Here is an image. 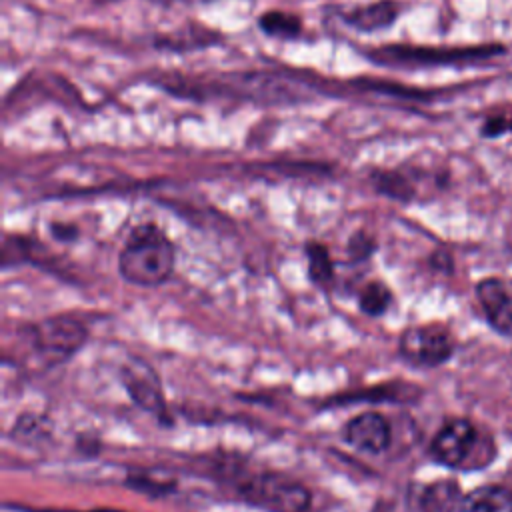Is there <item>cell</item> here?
Instances as JSON below:
<instances>
[{
  "label": "cell",
  "instance_id": "cell-2",
  "mask_svg": "<svg viewBox=\"0 0 512 512\" xmlns=\"http://www.w3.org/2000/svg\"><path fill=\"white\" fill-rule=\"evenodd\" d=\"M226 482L236 496L264 512H310L312 492L294 476L278 470L232 468Z\"/></svg>",
  "mask_w": 512,
  "mask_h": 512
},
{
  "label": "cell",
  "instance_id": "cell-9",
  "mask_svg": "<svg viewBox=\"0 0 512 512\" xmlns=\"http://www.w3.org/2000/svg\"><path fill=\"white\" fill-rule=\"evenodd\" d=\"M476 298L490 326L504 336H512V294L506 286L496 278H484L476 284Z\"/></svg>",
  "mask_w": 512,
  "mask_h": 512
},
{
  "label": "cell",
  "instance_id": "cell-8",
  "mask_svg": "<svg viewBox=\"0 0 512 512\" xmlns=\"http://www.w3.org/2000/svg\"><path fill=\"white\" fill-rule=\"evenodd\" d=\"M342 440L360 452L382 454L392 442V426L384 414L364 410L344 424Z\"/></svg>",
  "mask_w": 512,
  "mask_h": 512
},
{
  "label": "cell",
  "instance_id": "cell-1",
  "mask_svg": "<svg viewBox=\"0 0 512 512\" xmlns=\"http://www.w3.org/2000/svg\"><path fill=\"white\" fill-rule=\"evenodd\" d=\"M174 266L176 248L152 222L134 226L118 254V272L134 286H160L172 276Z\"/></svg>",
  "mask_w": 512,
  "mask_h": 512
},
{
  "label": "cell",
  "instance_id": "cell-18",
  "mask_svg": "<svg viewBox=\"0 0 512 512\" xmlns=\"http://www.w3.org/2000/svg\"><path fill=\"white\" fill-rule=\"evenodd\" d=\"M512 132V118L508 116H494L490 120H486V124L482 126V134L484 136H500V134H508Z\"/></svg>",
  "mask_w": 512,
  "mask_h": 512
},
{
  "label": "cell",
  "instance_id": "cell-17",
  "mask_svg": "<svg viewBox=\"0 0 512 512\" xmlns=\"http://www.w3.org/2000/svg\"><path fill=\"white\" fill-rule=\"evenodd\" d=\"M376 250V242L370 234L366 232H356L350 240H348V254L352 258V262H362L366 258L372 256V252Z\"/></svg>",
  "mask_w": 512,
  "mask_h": 512
},
{
  "label": "cell",
  "instance_id": "cell-12",
  "mask_svg": "<svg viewBox=\"0 0 512 512\" xmlns=\"http://www.w3.org/2000/svg\"><path fill=\"white\" fill-rule=\"evenodd\" d=\"M306 262H308V278L314 286L326 288L334 280V262L328 248L320 242H308L304 246Z\"/></svg>",
  "mask_w": 512,
  "mask_h": 512
},
{
  "label": "cell",
  "instance_id": "cell-7",
  "mask_svg": "<svg viewBox=\"0 0 512 512\" xmlns=\"http://www.w3.org/2000/svg\"><path fill=\"white\" fill-rule=\"evenodd\" d=\"M500 46H468V48H408L390 46L380 52V58L394 62H420V64H458L480 62L500 54Z\"/></svg>",
  "mask_w": 512,
  "mask_h": 512
},
{
  "label": "cell",
  "instance_id": "cell-5",
  "mask_svg": "<svg viewBox=\"0 0 512 512\" xmlns=\"http://www.w3.org/2000/svg\"><path fill=\"white\" fill-rule=\"evenodd\" d=\"M478 444V432L466 418L446 422L430 442V456L434 462L448 468L468 466Z\"/></svg>",
  "mask_w": 512,
  "mask_h": 512
},
{
  "label": "cell",
  "instance_id": "cell-15",
  "mask_svg": "<svg viewBox=\"0 0 512 512\" xmlns=\"http://www.w3.org/2000/svg\"><path fill=\"white\" fill-rule=\"evenodd\" d=\"M392 304V290L382 280H368L358 290V308L372 318L384 316Z\"/></svg>",
  "mask_w": 512,
  "mask_h": 512
},
{
  "label": "cell",
  "instance_id": "cell-13",
  "mask_svg": "<svg viewBox=\"0 0 512 512\" xmlns=\"http://www.w3.org/2000/svg\"><path fill=\"white\" fill-rule=\"evenodd\" d=\"M418 392L416 386L406 384V382H386V384H378L372 386L368 390H360V394H350L348 398H332L330 402H348V400H384V402H406L410 398H414Z\"/></svg>",
  "mask_w": 512,
  "mask_h": 512
},
{
  "label": "cell",
  "instance_id": "cell-10",
  "mask_svg": "<svg viewBox=\"0 0 512 512\" xmlns=\"http://www.w3.org/2000/svg\"><path fill=\"white\" fill-rule=\"evenodd\" d=\"M462 492L454 480H436L422 488L418 496V512H458Z\"/></svg>",
  "mask_w": 512,
  "mask_h": 512
},
{
  "label": "cell",
  "instance_id": "cell-6",
  "mask_svg": "<svg viewBox=\"0 0 512 512\" xmlns=\"http://www.w3.org/2000/svg\"><path fill=\"white\" fill-rule=\"evenodd\" d=\"M120 380L134 404H138L142 410L154 414L158 420L170 422L160 378L152 370L150 364H146L142 360L126 362L120 368Z\"/></svg>",
  "mask_w": 512,
  "mask_h": 512
},
{
  "label": "cell",
  "instance_id": "cell-4",
  "mask_svg": "<svg viewBox=\"0 0 512 512\" xmlns=\"http://www.w3.org/2000/svg\"><path fill=\"white\" fill-rule=\"evenodd\" d=\"M400 356L420 368L444 364L454 352V340L448 328L440 324L408 326L398 338Z\"/></svg>",
  "mask_w": 512,
  "mask_h": 512
},
{
  "label": "cell",
  "instance_id": "cell-14",
  "mask_svg": "<svg viewBox=\"0 0 512 512\" xmlns=\"http://www.w3.org/2000/svg\"><path fill=\"white\" fill-rule=\"evenodd\" d=\"M398 6L390 0L374 2L370 6L358 8L348 16V22L360 30H376L382 26H388L396 18Z\"/></svg>",
  "mask_w": 512,
  "mask_h": 512
},
{
  "label": "cell",
  "instance_id": "cell-3",
  "mask_svg": "<svg viewBox=\"0 0 512 512\" xmlns=\"http://www.w3.org/2000/svg\"><path fill=\"white\" fill-rule=\"evenodd\" d=\"M34 352L54 366L72 358L88 340V328L72 314H54L28 328Z\"/></svg>",
  "mask_w": 512,
  "mask_h": 512
},
{
  "label": "cell",
  "instance_id": "cell-11",
  "mask_svg": "<svg viewBox=\"0 0 512 512\" xmlns=\"http://www.w3.org/2000/svg\"><path fill=\"white\" fill-rule=\"evenodd\" d=\"M458 512H512V490L498 484L478 486L464 494Z\"/></svg>",
  "mask_w": 512,
  "mask_h": 512
},
{
  "label": "cell",
  "instance_id": "cell-16",
  "mask_svg": "<svg viewBox=\"0 0 512 512\" xmlns=\"http://www.w3.org/2000/svg\"><path fill=\"white\" fill-rule=\"evenodd\" d=\"M260 26L274 36H294L300 30L298 18L282 12H266L260 20Z\"/></svg>",
  "mask_w": 512,
  "mask_h": 512
},
{
  "label": "cell",
  "instance_id": "cell-19",
  "mask_svg": "<svg viewBox=\"0 0 512 512\" xmlns=\"http://www.w3.org/2000/svg\"><path fill=\"white\" fill-rule=\"evenodd\" d=\"M52 234H54V238L68 242L78 236V230L74 226H66V224H52Z\"/></svg>",
  "mask_w": 512,
  "mask_h": 512
}]
</instances>
